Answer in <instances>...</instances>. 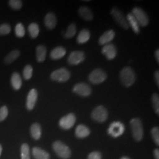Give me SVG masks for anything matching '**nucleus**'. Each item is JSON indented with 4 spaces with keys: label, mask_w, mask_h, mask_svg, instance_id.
I'll return each mask as SVG.
<instances>
[{
    "label": "nucleus",
    "mask_w": 159,
    "mask_h": 159,
    "mask_svg": "<svg viewBox=\"0 0 159 159\" xmlns=\"http://www.w3.org/2000/svg\"><path fill=\"white\" fill-rule=\"evenodd\" d=\"M28 30L30 35L33 39L36 38L40 33L39 26L37 23H31V24H30L28 27Z\"/></svg>",
    "instance_id": "obj_27"
},
{
    "label": "nucleus",
    "mask_w": 159,
    "mask_h": 159,
    "mask_svg": "<svg viewBox=\"0 0 159 159\" xmlns=\"http://www.w3.org/2000/svg\"><path fill=\"white\" fill-rule=\"evenodd\" d=\"M126 19L127 23L129 24V25L131 26L133 31L136 34H139L140 33V25L135 17L133 16V15L131 13H130L127 16Z\"/></svg>",
    "instance_id": "obj_18"
},
{
    "label": "nucleus",
    "mask_w": 159,
    "mask_h": 159,
    "mask_svg": "<svg viewBox=\"0 0 159 159\" xmlns=\"http://www.w3.org/2000/svg\"><path fill=\"white\" fill-rule=\"evenodd\" d=\"M75 121L76 117L74 114H68L60 120L59 125L64 130H69L74 126Z\"/></svg>",
    "instance_id": "obj_9"
},
{
    "label": "nucleus",
    "mask_w": 159,
    "mask_h": 159,
    "mask_svg": "<svg viewBox=\"0 0 159 159\" xmlns=\"http://www.w3.org/2000/svg\"><path fill=\"white\" fill-rule=\"evenodd\" d=\"M20 52L18 50H14L12 51L9 54H8V55L6 56L4 59V62L7 64H11L20 56Z\"/></svg>",
    "instance_id": "obj_26"
},
{
    "label": "nucleus",
    "mask_w": 159,
    "mask_h": 159,
    "mask_svg": "<svg viewBox=\"0 0 159 159\" xmlns=\"http://www.w3.org/2000/svg\"><path fill=\"white\" fill-rule=\"evenodd\" d=\"M56 16L52 12L48 13L44 18V24L46 27L50 30L54 29L57 25Z\"/></svg>",
    "instance_id": "obj_15"
},
{
    "label": "nucleus",
    "mask_w": 159,
    "mask_h": 159,
    "mask_svg": "<svg viewBox=\"0 0 159 159\" xmlns=\"http://www.w3.org/2000/svg\"><path fill=\"white\" fill-rule=\"evenodd\" d=\"M85 60V54L81 51H74L70 53L68 62L71 65H78Z\"/></svg>",
    "instance_id": "obj_12"
},
{
    "label": "nucleus",
    "mask_w": 159,
    "mask_h": 159,
    "mask_svg": "<svg viewBox=\"0 0 159 159\" xmlns=\"http://www.w3.org/2000/svg\"><path fill=\"white\" fill-rule=\"evenodd\" d=\"M11 84L14 89L18 90L20 89L22 85V80L20 75L18 73H13L11 78Z\"/></svg>",
    "instance_id": "obj_22"
},
{
    "label": "nucleus",
    "mask_w": 159,
    "mask_h": 159,
    "mask_svg": "<svg viewBox=\"0 0 159 159\" xmlns=\"http://www.w3.org/2000/svg\"><path fill=\"white\" fill-rule=\"evenodd\" d=\"M155 57L156 58V60L159 63V50H157L156 52H155Z\"/></svg>",
    "instance_id": "obj_40"
},
{
    "label": "nucleus",
    "mask_w": 159,
    "mask_h": 159,
    "mask_svg": "<svg viewBox=\"0 0 159 159\" xmlns=\"http://www.w3.org/2000/svg\"><path fill=\"white\" fill-rule=\"evenodd\" d=\"M159 71H156L154 73V79H155V81L156 83L157 84V86L159 85Z\"/></svg>",
    "instance_id": "obj_38"
},
{
    "label": "nucleus",
    "mask_w": 159,
    "mask_h": 159,
    "mask_svg": "<svg viewBox=\"0 0 159 159\" xmlns=\"http://www.w3.org/2000/svg\"><path fill=\"white\" fill-rule=\"evenodd\" d=\"M107 79V74L101 68L94 70L89 75V80L92 84H98L102 83Z\"/></svg>",
    "instance_id": "obj_4"
},
{
    "label": "nucleus",
    "mask_w": 159,
    "mask_h": 159,
    "mask_svg": "<svg viewBox=\"0 0 159 159\" xmlns=\"http://www.w3.org/2000/svg\"><path fill=\"white\" fill-rule=\"evenodd\" d=\"M77 32V28H76V25L75 24H71L70 25H69L68 28L67 29L66 32L64 34V37L66 39H70L73 37L75 34H76Z\"/></svg>",
    "instance_id": "obj_28"
},
{
    "label": "nucleus",
    "mask_w": 159,
    "mask_h": 159,
    "mask_svg": "<svg viewBox=\"0 0 159 159\" xmlns=\"http://www.w3.org/2000/svg\"><path fill=\"white\" fill-rule=\"evenodd\" d=\"M90 38V33L87 29L82 30L77 38V41L79 44H84L87 42Z\"/></svg>",
    "instance_id": "obj_24"
},
{
    "label": "nucleus",
    "mask_w": 159,
    "mask_h": 159,
    "mask_svg": "<svg viewBox=\"0 0 159 159\" xmlns=\"http://www.w3.org/2000/svg\"><path fill=\"white\" fill-rule=\"evenodd\" d=\"M30 133L35 140H39L41 136V127L39 123H34L31 126Z\"/></svg>",
    "instance_id": "obj_25"
},
{
    "label": "nucleus",
    "mask_w": 159,
    "mask_h": 159,
    "mask_svg": "<svg viewBox=\"0 0 159 159\" xmlns=\"http://www.w3.org/2000/svg\"><path fill=\"white\" fill-rule=\"evenodd\" d=\"M37 97H38L37 91L35 89H31L29 92L27 97L26 107L29 110H32L34 108L37 100Z\"/></svg>",
    "instance_id": "obj_13"
},
{
    "label": "nucleus",
    "mask_w": 159,
    "mask_h": 159,
    "mask_svg": "<svg viewBox=\"0 0 159 159\" xmlns=\"http://www.w3.org/2000/svg\"><path fill=\"white\" fill-rule=\"evenodd\" d=\"M152 104L156 113L159 114V97L158 94L154 93L152 98Z\"/></svg>",
    "instance_id": "obj_32"
},
{
    "label": "nucleus",
    "mask_w": 159,
    "mask_h": 159,
    "mask_svg": "<svg viewBox=\"0 0 159 159\" xmlns=\"http://www.w3.org/2000/svg\"><path fill=\"white\" fill-rule=\"evenodd\" d=\"M55 153L61 159H68L71 157V152L68 146L61 141H56L52 144Z\"/></svg>",
    "instance_id": "obj_3"
},
{
    "label": "nucleus",
    "mask_w": 159,
    "mask_h": 159,
    "mask_svg": "<svg viewBox=\"0 0 159 159\" xmlns=\"http://www.w3.org/2000/svg\"><path fill=\"white\" fill-rule=\"evenodd\" d=\"M21 159H30V152L29 146L25 143L21 148Z\"/></svg>",
    "instance_id": "obj_29"
},
{
    "label": "nucleus",
    "mask_w": 159,
    "mask_h": 159,
    "mask_svg": "<svg viewBox=\"0 0 159 159\" xmlns=\"http://www.w3.org/2000/svg\"><path fill=\"white\" fill-rule=\"evenodd\" d=\"M125 131V126L120 121H114L108 127V134L114 138L121 136Z\"/></svg>",
    "instance_id": "obj_5"
},
{
    "label": "nucleus",
    "mask_w": 159,
    "mask_h": 159,
    "mask_svg": "<svg viewBox=\"0 0 159 159\" xmlns=\"http://www.w3.org/2000/svg\"><path fill=\"white\" fill-rule=\"evenodd\" d=\"M153 153L155 159H159V150L158 148H156L154 150Z\"/></svg>",
    "instance_id": "obj_39"
},
{
    "label": "nucleus",
    "mask_w": 159,
    "mask_h": 159,
    "mask_svg": "<svg viewBox=\"0 0 159 159\" xmlns=\"http://www.w3.org/2000/svg\"><path fill=\"white\" fill-rule=\"evenodd\" d=\"M120 159H131L130 158H129V157H126V156H123V157H122Z\"/></svg>",
    "instance_id": "obj_41"
},
{
    "label": "nucleus",
    "mask_w": 159,
    "mask_h": 159,
    "mask_svg": "<svg viewBox=\"0 0 159 159\" xmlns=\"http://www.w3.org/2000/svg\"><path fill=\"white\" fill-rule=\"evenodd\" d=\"M33 69L30 65H27L23 70V76L25 80H30L33 75Z\"/></svg>",
    "instance_id": "obj_30"
},
{
    "label": "nucleus",
    "mask_w": 159,
    "mask_h": 159,
    "mask_svg": "<svg viewBox=\"0 0 159 159\" xmlns=\"http://www.w3.org/2000/svg\"><path fill=\"white\" fill-rule=\"evenodd\" d=\"M131 14L135 17L140 27H146L148 24V17L147 14L139 7H134Z\"/></svg>",
    "instance_id": "obj_8"
},
{
    "label": "nucleus",
    "mask_w": 159,
    "mask_h": 159,
    "mask_svg": "<svg viewBox=\"0 0 159 159\" xmlns=\"http://www.w3.org/2000/svg\"><path fill=\"white\" fill-rule=\"evenodd\" d=\"M102 53L109 60H113L117 55V49L116 46L112 44H108L103 47Z\"/></svg>",
    "instance_id": "obj_14"
},
{
    "label": "nucleus",
    "mask_w": 159,
    "mask_h": 159,
    "mask_svg": "<svg viewBox=\"0 0 159 159\" xmlns=\"http://www.w3.org/2000/svg\"><path fill=\"white\" fill-rule=\"evenodd\" d=\"M152 137L153 139L154 143L157 145H159V127H154L151 131Z\"/></svg>",
    "instance_id": "obj_33"
},
{
    "label": "nucleus",
    "mask_w": 159,
    "mask_h": 159,
    "mask_svg": "<svg viewBox=\"0 0 159 159\" xmlns=\"http://www.w3.org/2000/svg\"><path fill=\"white\" fill-rule=\"evenodd\" d=\"M8 114V110L6 106H3L0 108V122L6 119Z\"/></svg>",
    "instance_id": "obj_36"
},
{
    "label": "nucleus",
    "mask_w": 159,
    "mask_h": 159,
    "mask_svg": "<svg viewBox=\"0 0 159 159\" xmlns=\"http://www.w3.org/2000/svg\"><path fill=\"white\" fill-rule=\"evenodd\" d=\"M66 54V50L63 47H57L54 48L50 53V57L52 60H58L63 58Z\"/></svg>",
    "instance_id": "obj_20"
},
{
    "label": "nucleus",
    "mask_w": 159,
    "mask_h": 159,
    "mask_svg": "<svg viewBox=\"0 0 159 159\" xmlns=\"http://www.w3.org/2000/svg\"><path fill=\"white\" fill-rule=\"evenodd\" d=\"M111 14L113 17L115 21L119 24L120 25L125 29H128L129 27L127 19L123 15V14L117 8H113L111 11Z\"/></svg>",
    "instance_id": "obj_10"
},
{
    "label": "nucleus",
    "mask_w": 159,
    "mask_h": 159,
    "mask_svg": "<svg viewBox=\"0 0 159 159\" xmlns=\"http://www.w3.org/2000/svg\"><path fill=\"white\" fill-rule=\"evenodd\" d=\"M121 83L125 87H129L134 84L136 80V74L133 70L129 67L123 68L120 74Z\"/></svg>",
    "instance_id": "obj_1"
},
{
    "label": "nucleus",
    "mask_w": 159,
    "mask_h": 159,
    "mask_svg": "<svg viewBox=\"0 0 159 159\" xmlns=\"http://www.w3.org/2000/svg\"><path fill=\"white\" fill-rule=\"evenodd\" d=\"M71 74L66 68H61L54 71L51 74V79L58 82H66L70 79Z\"/></svg>",
    "instance_id": "obj_7"
},
{
    "label": "nucleus",
    "mask_w": 159,
    "mask_h": 159,
    "mask_svg": "<svg viewBox=\"0 0 159 159\" xmlns=\"http://www.w3.org/2000/svg\"><path fill=\"white\" fill-rule=\"evenodd\" d=\"M130 126L133 136L135 140L140 142L143 139L144 131L141 120L138 118L131 120Z\"/></svg>",
    "instance_id": "obj_2"
},
{
    "label": "nucleus",
    "mask_w": 159,
    "mask_h": 159,
    "mask_svg": "<svg viewBox=\"0 0 159 159\" xmlns=\"http://www.w3.org/2000/svg\"><path fill=\"white\" fill-rule=\"evenodd\" d=\"M2 148L1 145L0 144V156H1V153H2Z\"/></svg>",
    "instance_id": "obj_42"
},
{
    "label": "nucleus",
    "mask_w": 159,
    "mask_h": 159,
    "mask_svg": "<svg viewBox=\"0 0 159 159\" xmlns=\"http://www.w3.org/2000/svg\"><path fill=\"white\" fill-rule=\"evenodd\" d=\"M115 37V33L113 30H110L105 32L100 37L98 40V43L100 45H106L113 40Z\"/></svg>",
    "instance_id": "obj_16"
},
{
    "label": "nucleus",
    "mask_w": 159,
    "mask_h": 159,
    "mask_svg": "<svg viewBox=\"0 0 159 159\" xmlns=\"http://www.w3.org/2000/svg\"><path fill=\"white\" fill-rule=\"evenodd\" d=\"M32 153L35 159H50L49 153L41 148L35 147L32 150Z\"/></svg>",
    "instance_id": "obj_19"
},
{
    "label": "nucleus",
    "mask_w": 159,
    "mask_h": 159,
    "mask_svg": "<svg viewBox=\"0 0 159 159\" xmlns=\"http://www.w3.org/2000/svg\"><path fill=\"white\" fill-rule=\"evenodd\" d=\"M47 48L43 45H39L36 48V57L39 62H43L46 59Z\"/></svg>",
    "instance_id": "obj_23"
},
{
    "label": "nucleus",
    "mask_w": 159,
    "mask_h": 159,
    "mask_svg": "<svg viewBox=\"0 0 159 159\" xmlns=\"http://www.w3.org/2000/svg\"><path fill=\"white\" fill-rule=\"evenodd\" d=\"M80 16L86 21H91L93 18V15L91 10L87 7H81L79 10Z\"/></svg>",
    "instance_id": "obj_21"
},
{
    "label": "nucleus",
    "mask_w": 159,
    "mask_h": 159,
    "mask_svg": "<svg viewBox=\"0 0 159 159\" xmlns=\"http://www.w3.org/2000/svg\"><path fill=\"white\" fill-rule=\"evenodd\" d=\"M75 134L77 137L79 139H83L90 135V130L89 128L86 125H79L75 129Z\"/></svg>",
    "instance_id": "obj_17"
},
{
    "label": "nucleus",
    "mask_w": 159,
    "mask_h": 159,
    "mask_svg": "<svg viewBox=\"0 0 159 159\" xmlns=\"http://www.w3.org/2000/svg\"><path fill=\"white\" fill-rule=\"evenodd\" d=\"M87 159H102V153L99 152H93L89 154Z\"/></svg>",
    "instance_id": "obj_37"
},
{
    "label": "nucleus",
    "mask_w": 159,
    "mask_h": 159,
    "mask_svg": "<svg viewBox=\"0 0 159 159\" xmlns=\"http://www.w3.org/2000/svg\"><path fill=\"white\" fill-rule=\"evenodd\" d=\"M92 119L99 123H103L108 118V111L102 106H99L94 108L91 113Z\"/></svg>",
    "instance_id": "obj_6"
},
{
    "label": "nucleus",
    "mask_w": 159,
    "mask_h": 159,
    "mask_svg": "<svg viewBox=\"0 0 159 159\" xmlns=\"http://www.w3.org/2000/svg\"><path fill=\"white\" fill-rule=\"evenodd\" d=\"M11 32V27L9 24H4L0 25V34L7 35Z\"/></svg>",
    "instance_id": "obj_35"
},
{
    "label": "nucleus",
    "mask_w": 159,
    "mask_h": 159,
    "mask_svg": "<svg viewBox=\"0 0 159 159\" xmlns=\"http://www.w3.org/2000/svg\"><path fill=\"white\" fill-rule=\"evenodd\" d=\"M9 4L12 9L16 10L21 9L23 6L22 1L19 0H11L9 1Z\"/></svg>",
    "instance_id": "obj_34"
},
{
    "label": "nucleus",
    "mask_w": 159,
    "mask_h": 159,
    "mask_svg": "<svg viewBox=\"0 0 159 159\" xmlns=\"http://www.w3.org/2000/svg\"><path fill=\"white\" fill-rule=\"evenodd\" d=\"M73 91L80 96L87 97L91 93V89L90 85L84 83H79L74 85Z\"/></svg>",
    "instance_id": "obj_11"
},
{
    "label": "nucleus",
    "mask_w": 159,
    "mask_h": 159,
    "mask_svg": "<svg viewBox=\"0 0 159 159\" xmlns=\"http://www.w3.org/2000/svg\"><path fill=\"white\" fill-rule=\"evenodd\" d=\"M15 33L16 35H17V37L19 38H22L25 33V31L24 27L23 25V24L21 23H18L17 24L16 26V29H15Z\"/></svg>",
    "instance_id": "obj_31"
}]
</instances>
